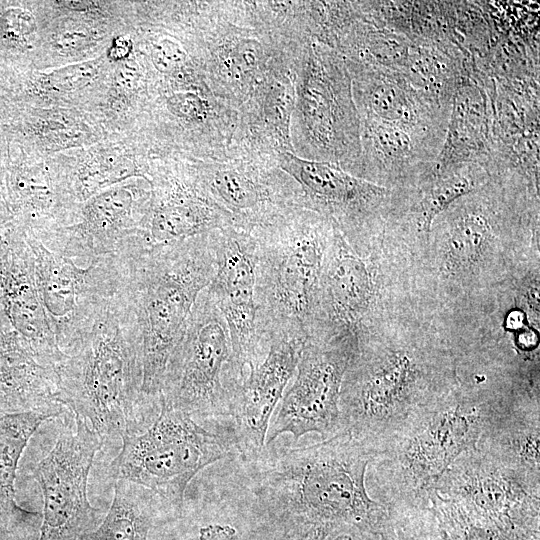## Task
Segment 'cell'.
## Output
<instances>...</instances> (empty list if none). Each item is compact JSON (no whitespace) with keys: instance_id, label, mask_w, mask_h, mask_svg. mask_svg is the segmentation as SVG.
Wrapping results in <instances>:
<instances>
[{"instance_id":"obj_20","label":"cell","mask_w":540,"mask_h":540,"mask_svg":"<svg viewBox=\"0 0 540 540\" xmlns=\"http://www.w3.org/2000/svg\"><path fill=\"white\" fill-rule=\"evenodd\" d=\"M150 200L149 193L136 184L112 186L93 195L66 229L59 254L86 266L113 254L128 238L144 236Z\"/></svg>"},{"instance_id":"obj_29","label":"cell","mask_w":540,"mask_h":540,"mask_svg":"<svg viewBox=\"0 0 540 540\" xmlns=\"http://www.w3.org/2000/svg\"><path fill=\"white\" fill-rule=\"evenodd\" d=\"M142 175L129 157L103 152L83 161L71 175L68 185L76 201H86L93 195L133 176Z\"/></svg>"},{"instance_id":"obj_2","label":"cell","mask_w":540,"mask_h":540,"mask_svg":"<svg viewBox=\"0 0 540 540\" xmlns=\"http://www.w3.org/2000/svg\"><path fill=\"white\" fill-rule=\"evenodd\" d=\"M458 382L445 330L422 309L403 314L358 341L341 384L337 433L376 457L411 417Z\"/></svg>"},{"instance_id":"obj_4","label":"cell","mask_w":540,"mask_h":540,"mask_svg":"<svg viewBox=\"0 0 540 540\" xmlns=\"http://www.w3.org/2000/svg\"><path fill=\"white\" fill-rule=\"evenodd\" d=\"M374 453L347 433L314 445L282 449L268 459L256 495L283 523L285 533L312 524L334 534L377 540L388 509L366 489Z\"/></svg>"},{"instance_id":"obj_41","label":"cell","mask_w":540,"mask_h":540,"mask_svg":"<svg viewBox=\"0 0 540 540\" xmlns=\"http://www.w3.org/2000/svg\"><path fill=\"white\" fill-rule=\"evenodd\" d=\"M330 540H362V539L354 537L349 534L341 533V534H335V536L331 538Z\"/></svg>"},{"instance_id":"obj_34","label":"cell","mask_w":540,"mask_h":540,"mask_svg":"<svg viewBox=\"0 0 540 540\" xmlns=\"http://www.w3.org/2000/svg\"><path fill=\"white\" fill-rule=\"evenodd\" d=\"M91 34L82 29H72L62 33L55 41L61 53H71L85 48L91 41Z\"/></svg>"},{"instance_id":"obj_10","label":"cell","mask_w":540,"mask_h":540,"mask_svg":"<svg viewBox=\"0 0 540 540\" xmlns=\"http://www.w3.org/2000/svg\"><path fill=\"white\" fill-rule=\"evenodd\" d=\"M236 383L229 330L205 288L169 359L159 400L191 416H230Z\"/></svg>"},{"instance_id":"obj_19","label":"cell","mask_w":540,"mask_h":540,"mask_svg":"<svg viewBox=\"0 0 540 540\" xmlns=\"http://www.w3.org/2000/svg\"><path fill=\"white\" fill-rule=\"evenodd\" d=\"M359 117L445 140L452 100L414 86L402 73L351 62Z\"/></svg>"},{"instance_id":"obj_18","label":"cell","mask_w":540,"mask_h":540,"mask_svg":"<svg viewBox=\"0 0 540 540\" xmlns=\"http://www.w3.org/2000/svg\"><path fill=\"white\" fill-rule=\"evenodd\" d=\"M305 339L272 338L265 357L233 387L230 416L235 447L245 459L260 457L270 418L296 372Z\"/></svg>"},{"instance_id":"obj_12","label":"cell","mask_w":540,"mask_h":540,"mask_svg":"<svg viewBox=\"0 0 540 540\" xmlns=\"http://www.w3.org/2000/svg\"><path fill=\"white\" fill-rule=\"evenodd\" d=\"M357 348V340L351 337L305 340L294 382L269 424L268 445L285 433L295 441L311 432L323 439L337 434L341 384Z\"/></svg>"},{"instance_id":"obj_14","label":"cell","mask_w":540,"mask_h":540,"mask_svg":"<svg viewBox=\"0 0 540 540\" xmlns=\"http://www.w3.org/2000/svg\"><path fill=\"white\" fill-rule=\"evenodd\" d=\"M305 134L317 161L334 163L358 177L360 121L342 59L315 46L300 90Z\"/></svg>"},{"instance_id":"obj_28","label":"cell","mask_w":540,"mask_h":540,"mask_svg":"<svg viewBox=\"0 0 540 540\" xmlns=\"http://www.w3.org/2000/svg\"><path fill=\"white\" fill-rule=\"evenodd\" d=\"M431 506L445 540H540V532L482 518L437 493L431 499Z\"/></svg>"},{"instance_id":"obj_35","label":"cell","mask_w":540,"mask_h":540,"mask_svg":"<svg viewBox=\"0 0 540 540\" xmlns=\"http://www.w3.org/2000/svg\"><path fill=\"white\" fill-rule=\"evenodd\" d=\"M140 73L137 64L132 59L122 61L115 73L114 84L120 92L132 91L139 80Z\"/></svg>"},{"instance_id":"obj_9","label":"cell","mask_w":540,"mask_h":540,"mask_svg":"<svg viewBox=\"0 0 540 540\" xmlns=\"http://www.w3.org/2000/svg\"><path fill=\"white\" fill-rule=\"evenodd\" d=\"M159 415L144 432L123 436L122 448L109 466L115 480H125L159 495L181 510L193 477L227 456L233 432L220 434L159 400Z\"/></svg>"},{"instance_id":"obj_8","label":"cell","mask_w":540,"mask_h":540,"mask_svg":"<svg viewBox=\"0 0 540 540\" xmlns=\"http://www.w3.org/2000/svg\"><path fill=\"white\" fill-rule=\"evenodd\" d=\"M59 400L100 437L134 433L135 409L145 402L138 349L113 303L55 368Z\"/></svg>"},{"instance_id":"obj_31","label":"cell","mask_w":540,"mask_h":540,"mask_svg":"<svg viewBox=\"0 0 540 540\" xmlns=\"http://www.w3.org/2000/svg\"><path fill=\"white\" fill-rule=\"evenodd\" d=\"M166 104L173 115L187 122H201L208 115L207 101L193 92H176L168 97Z\"/></svg>"},{"instance_id":"obj_17","label":"cell","mask_w":540,"mask_h":540,"mask_svg":"<svg viewBox=\"0 0 540 540\" xmlns=\"http://www.w3.org/2000/svg\"><path fill=\"white\" fill-rule=\"evenodd\" d=\"M215 247L216 271L206 289L226 321L234 371L240 381L269 347L256 324L257 242L252 233L230 226L215 232Z\"/></svg>"},{"instance_id":"obj_5","label":"cell","mask_w":540,"mask_h":540,"mask_svg":"<svg viewBox=\"0 0 540 540\" xmlns=\"http://www.w3.org/2000/svg\"><path fill=\"white\" fill-rule=\"evenodd\" d=\"M518 402L489 387L459 381L411 417L372 461L380 502L392 508L429 506L445 472L476 449L495 420Z\"/></svg>"},{"instance_id":"obj_26","label":"cell","mask_w":540,"mask_h":540,"mask_svg":"<svg viewBox=\"0 0 540 540\" xmlns=\"http://www.w3.org/2000/svg\"><path fill=\"white\" fill-rule=\"evenodd\" d=\"M58 412H0V528L13 524L39 513L27 511L15 501V478L19 460L35 431L40 425L58 416Z\"/></svg>"},{"instance_id":"obj_37","label":"cell","mask_w":540,"mask_h":540,"mask_svg":"<svg viewBox=\"0 0 540 540\" xmlns=\"http://www.w3.org/2000/svg\"><path fill=\"white\" fill-rule=\"evenodd\" d=\"M377 540H413L409 524L388 515L387 523Z\"/></svg>"},{"instance_id":"obj_22","label":"cell","mask_w":540,"mask_h":540,"mask_svg":"<svg viewBox=\"0 0 540 540\" xmlns=\"http://www.w3.org/2000/svg\"><path fill=\"white\" fill-rule=\"evenodd\" d=\"M233 226L231 215L201 182L178 179L162 184L150 200L144 227L148 244H164Z\"/></svg>"},{"instance_id":"obj_30","label":"cell","mask_w":540,"mask_h":540,"mask_svg":"<svg viewBox=\"0 0 540 540\" xmlns=\"http://www.w3.org/2000/svg\"><path fill=\"white\" fill-rule=\"evenodd\" d=\"M100 62L90 60L54 69L42 76L43 88L54 92H69L84 88L98 75Z\"/></svg>"},{"instance_id":"obj_40","label":"cell","mask_w":540,"mask_h":540,"mask_svg":"<svg viewBox=\"0 0 540 540\" xmlns=\"http://www.w3.org/2000/svg\"><path fill=\"white\" fill-rule=\"evenodd\" d=\"M58 3L62 7L75 11H86L97 6L95 2L89 1H59Z\"/></svg>"},{"instance_id":"obj_32","label":"cell","mask_w":540,"mask_h":540,"mask_svg":"<svg viewBox=\"0 0 540 540\" xmlns=\"http://www.w3.org/2000/svg\"><path fill=\"white\" fill-rule=\"evenodd\" d=\"M3 36L10 42L22 44L28 42L36 30L33 15L21 8L7 10L1 19Z\"/></svg>"},{"instance_id":"obj_21","label":"cell","mask_w":540,"mask_h":540,"mask_svg":"<svg viewBox=\"0 0 540 540\" xmlns=\"http://www.w3.org/2000/svg\"><path fill=\"white\" fill-rule=\"evenodd\" d=\"M473 73L465 76L452 98L450 118L437 168L477 163L491 176L499 160L492 100Z\"/></svg>"},{"instance_id":"obj_13","label":"cell","mask_w":540,"mask_h":540,"mask_svg":"<svg viewBox=\"0 0 540 540\" xmlns=\"http://www.w3.org/2000/svg\"><path fill=\"white\" fill-rule=\"evenodd\" d=\"M75 431L61 433L33 470L43 495L38 540H85L100 524L88 500V477L103 438L75 418Z\"/></svg>"},{"instance_id":"obj_11","label":"cell","mask_w":540,"mask_h":540,"mask_svg":"<svg viewBox=\"0 0 540 540\" xmlns=\"http://www.w3.org/2000/svg\"><path fill=\"white\" fill-rule=\"evenodd\" d=\"M280 167L295 180L304 209L330 220L359 254L384 232L394 190L378 186L324 161L285 153Z\"/></svg>"},{"instance_id":"obj_27","label":"cell","mask_w":540,"mask_h":540,"mask_svg":"<svg viewBox=\"0 0 540 540\" xmlns=\"http://www.w3.org/2000/svg\"><path fill=\"white\" fill-rule=\"evenodd\" d=\"M149 490L116 480L110 509L85 540H148L153 513Z\"/></svg>"},{"instance_id":"obj_25","label":"cell","mask_w":540,"mask_h":540,"mask_svg":"<svg viewBox=\"0 0 540 540\" xmlns=\"http://www.w3.org/2000/svg\"><path fill=\"white\" fill-rule=\"evenodd\" d=\"M477 448L508 467L540 475V400L518 403L503 413Z\"/></svg>"},{"instance_id":"obj_39","label":"cell","mask_w":540,"mask_h":540,"mask_svg":"<svg viewBox=\"0 0 540 540\" xmlns=\"http://www.w3.org/2000/svg\"><path fill=\"white\" fill-rule=\"evenodd\" d=\"M133 49L132 42L123 36H117L112 40L108 49L107 57L111 61H124L130 58Z\"/></svg>"},{"instance_id":"obj_23","label":"cell","mask_w":540,"mask_h":540,"mask_svg":"<svg viewBox=\"0 0 540 540\" xmlns=\"http://www.w3.org/2000/svg\"><path fill=\"white\" fill-rule=\"evenodd\" d=\"M58 377L19 334L0 336V412H58Z\"/></svg>"},{"instance_id":"obj_16","label":"cell","mask_w":540,"mask_h":540,"mask_svg":"<svg viewBox=\"0 0 540 540\" xmlns=\"http://www.w3.org/2000/svg\"><path fill=\"white\" fill-rule=\"evenodd\" d=\"M435 493L482 518L540 532V475L508 467L478 448L453 463Z\"/></svg>"},{"instance_id":"obj_7","label":"cell","mask_w":540,"mask_h":540,"mask_svg":"<svg viewBox=\"0 0 540 540\" xmlns=\"http://www.w3.org/2000/svg\"><path fill=\"white\" fill-rule=\"evenodd\" d=\"M334 224L304 208L253 230L258 248L255 303L261 339H307L317 305L325 251Z\"/></svg>"},{"instance_id":"obj_33","label":"cell","mask_w":540,"mask_h":540,"mask_svg":"<svg viewBox=\"0 0 540 540\" xmlns=\"http://www.w3.org/2000/svg\"><path fill=\"white\" fill-rule=\"evenodd\" d=\"M186 60L182 46L170 39L156 42L151 49V61L162 73H171L180 68Z\"/></svg>"},{"instance_id":"obj_24","label":"cell","mask_w":540,"mask_h":540,"mask_svg":"<svg viewBox=\"0 0 540 540\" xmlns=\"http://www.w3.org/2000/svg\"><path fill=\"white\" fill-rule=\"evenodd\" d=\"M4 273L7 313L17 333L44 364L56 368L64 354L48 320L35 277L29 244H18Z\"/></svg>"},{"instance_id":"obj_15","label":"cell","mask_w":540,"mask_h":540,"mask_svg":"<svg viewBox=\"0 0 540 540\" xmlns=\"http://www.w3.org/2000/svg\"><path fill=\"white\" fill-rule=\"evenodd\" d=\"M38 290L61 352H67L92 327L113 299L116 263L113 254L86 266L28 238Z\"/></svg>"},{"instance_id":"obj_1","label":"cell","mask_w":540,"mask_h":540,"mask_svg":"<svg viewBox=\"0 0 540 540\" xmlns=\"http://www.w3.org/2000/svg\"><path fill=\"white\" fill-rule=\"evenodd\" d=\"M539 239V187L516 171L491 176L411 245L421 307L448 329L471 323L539 252Z\"/></svg>"},{"instance_id":"obj_38","label":"cell","mask_w":540,"mask_h":540,"mask_svg":"<svg viewBox=\"0 0 540 540\" xmlns=\"http://www.w3.org/2000/svg\"><path fill=\"white\" fill-rule=\"evenodd\" d=\"M199 540H240V537L230 525L210 524L199 530Z\"/></svg>"},{"instance_id":"obj_3","label":"cell","mask_w":540,"mask_h":540,"mask_svg":"<svg viewBox=\"0 0 540 540\" xmlns=\"http://www.w3.org/2000/svg\"><path fill=\"white\" fill-rule=\"evenodd\" d=\"M215 232L156 245L137 235L113 253V303L136 342L147 401H159L169 359L215 274Z\"/></svg>"},{"instance_id":"obj_36","label":"cell","mask_w":540,"mask_h":540,"mask_svg":"<svg viewBox=\"0 0 540 540\" xmlns=\"http://www.w3.org/2000/svg\"><path fill=\"white\" fill-rule=\"evenodd\" d=\"M332 534L334 531L330 526L312 524L286 532L284 540H326Z\"/></svg>"},{"instance_id":"obj_6","label":"cell","mask_w":540,"mask_h":540,"mask_svg":"<svg viewBox=\"0 0 540 540\" xmlns=\"http://www.w3.org/2000/svg\"><path fill=\"white\" fill-rule=\"evenodd\" d=\"M421 309L409 243L390 228L365 254L334 225L324 255L309 337H351L357 342L382 324Z\"/></svg>"}]
</instances>
